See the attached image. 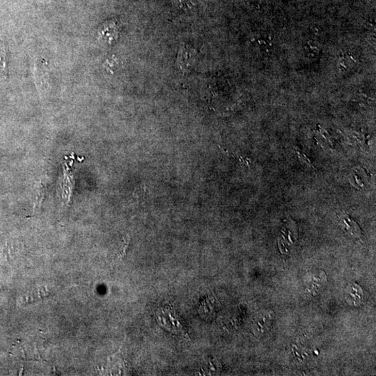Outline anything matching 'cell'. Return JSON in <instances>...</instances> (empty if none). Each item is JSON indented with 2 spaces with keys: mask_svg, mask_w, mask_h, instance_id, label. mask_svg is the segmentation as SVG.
<instances>
[{
  "mask_svg": "<svg viewBox=\"0 0 376 376\" xmlns=\"http://www.w3.org/2000/svg\"><path fill=\"white\" fill-rule=\"evenodd\" d=\"M195 52L191 48L183 45L180 48L177 57V65L183 73H188L195 63Z\"/></svg>",
  "mask_w": 376,
  "mask_h": 376,
  "instance_id": "2",
  "label": "cell"
},
{
  "mask_svg": "<svg viewBox=\"0 0 376 376\" xmlns=\"http://www.w3.org/2000/svg\"><path fill=\"white\" fill-rule=\"evenodd\" d=\"M174 312L175 311L172 310V308H166V310H162L161 313H158L160 324L170 332L175 334H180L189 338L188 334L185 332V328L179 318L177 317V314Z\"/></svg>",
  "mask_w": 376,
  "mask_h": 376,
  "instance_id": "1",
  "label": "cell"
},
{
  "mask_svg": "<svg viewBox=\"0 0 376 376\" xmlns=\"http://www.w3.org/2000/svg\"><path fill=\"white\" fill-rule=\"evenodd\" d=\"M38 188L39 189L38 190V194L36 195V204L38 205L41 204L46 195V187L41 185Z\"/></svg>",
  "mask_w": 376,
  "mask_h": 376,
  "instance_id": "5",
  "label": "cell"
},
{
  "mask_svg": "<svg viewBox=\"0 0 376 376\" xmlns=\"http://www.w3.org/2000/svg\"><path fill=\"white\" fill-rule=\"evenodd\" d=\"M178 7L184 11H193L196 8V0H177Z\"/></svg>",
  "mask_w": 376,
  "mask_h": 376,
  "instance_id": "3",
  "label": "cell"
},
{
  "mask_svg": "<svg viewBox=\"0 0 376 376\" xmlns=\"http://www.w3.org/2000/svg\"><path fill=\"white\" fill-rule=\"evenodd\" d=\"M227 153H228L229 155H230V156L233 157V158H234V159H236L237 161L240 162V163H243V164H245L246 166L249 167L250 161H249V160L248 159V158L241 156V155L238 154V153H233V152H229V150H227Z\"/></svg>",
  "mask_w": 376,
  "mask_h": 376,
  "instance_id": "4",
  "label": "cell"
}]
</instances>
